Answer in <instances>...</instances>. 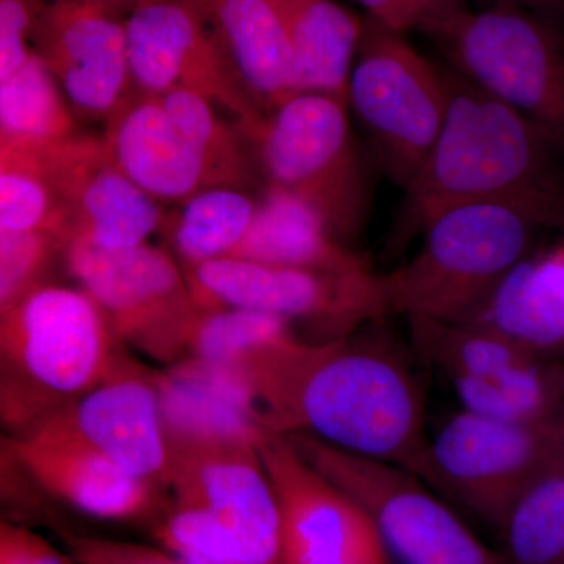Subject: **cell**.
<instances>
[{
    "label": "cell",
    "instance_id": "ba28073f",
    "mask_svg": "<svg viewBox=\"0 0 564 564\" xmlns=\"http://www.w3.org/2000/svg\"><path fill=\"white\" fill-rule=\"evenodd\" d=\"M563 454L560 415L510 422L463 410L429 437L414 475L499 533L516 497Z\"/></svg>",
    "mask_w": 564,
    "mask_h": 564
},
{
    "label": "cell",
    "instance_id": "8fae6325",
    "mask_svg": "<svg viewBox=\"0 0 564 564\" xmlns=\"http://www.w3.org/2000/svg\"><path fill=\"white\" fill-rule=\"evenodd\" d=\"M62 252L69 273L98 304L118 340L165 362L187 352L202 310L172 254L148 242L104 250L82 240H68Z\"/></svg>",
    "mask_w": 564,
    "mask_h": 564
},
{
    "label": "cell",
    "instance_id": "836d02e7",
    "mask_svg": "<svg viewBox=\"0 0 564 564\" xmlns=\"http://www.w3.org/2000/svg\"><path fill=\"white\" fill-rule=\"evenodd\" d=\"M366 18L393 32L422 31L432 35L466 10L464 0H355Z\"/></svg>",
    "mask_w": 564,
    "mask_h": 564
},
{
    "label": "cell",
    "instance_id": "60d3db41",
    "mask_svg": "<svg viewBox=\"0 0 564 564\" xmlns=\"http://www.w3.org/2000/svg\"><path fill=\"white\" fill-rule=\"evenodd\" d=\"M560 419H562L563 423H564V380H563V406H562V411H560Z\"/></svg>",
    "mask_w": 564,
    "mask_h": 564
},
{
    "label": "cell",
    "instance_id": "1f68e13d",
    "mask_svg": "<svg viewBox=\"0 0 564 564\" xmlns=\"http://www.w3.org/2000/svg\"><path fill=\"white\" fill-rule=\"evenodd\" d=\"M57 237L46 232L0 234V311L41 284V278L62 251Z\"/></svg>",
    "mask_w": 564,
    "mask_h": 564
},
{
    "label": "cell",
    "instance_id": "d6986e66",
    "mask_svg": "<svg viewBox=\"0 0 564 564\" xmlns=\"http://www.w3.org/2000/svg\"><path fill=\"white\" fill-rule=\"evenodd\" d=\"M50 158L52 182L68 217L65 242L124 250L147 243L161 226L159 203L113 165L101 139L74 137L54 144Z\"/></svg>",
    "mask_w": 564,
    "mask_h": 564
},
{
    "label": "cell",
    "instance_id": "ffe728a7",
    "mask_svg": "<svg viewBox=\"0 0 564 564\" xmlns=\"http://www.w3.org/2000/svg\"><path fill=\"white\" fill-rule=\"evenodd\" d=\"M172 454L258 447L267 436L242 369L184 358L155 373Z\"/></svg>",
    "mask_w": 564,
    "mask_h": 564
},
{
    "label": "cell",
    "instance_id": "9a60e30c",
    "mask_svg": "<svg viewBox=\"0 0 564 564\" xmlns=\"http://www.w3.org/2000/svg\"><path fill=\"white\" fill-rule=\"evenodd\" d=\"M70 109L109 120L132 98L126 17L88 0H50L32 33Z\"/></svg>",
    "mask_w": 564,
    "mask_h": 564
},
{
    "label": "cell",
    "instance_id": "484cf974",
    "mask_svg": "<svg viewBox=\"0 0 564 564\" xmlns=\"http://www.w3.org/2000/svg\"><path fill=\"white\" fill-rule=\"evenodd\" d=\"M74 110L46 63L31 52L0 80V139L47 147L74 139Z\"/></svg>",
    "mask_w": 564,
    "mask_h": 564
},
{
    "label": "cell",
    "instance_id": "4316f807",
    "mask_svg": "<svg viewBox=\"0 0 564 564\" xmlns=\"http://www.w3.org/2000/svg\"><path fill=\"white\" fill-rule=\"evenodd\" d=\"M499 534L505 564H564V454L516 497Z\"/></svg>",
    "mask_w": 564,
    "mask_h": 564
},
{
    "label": "cell",
    "instance_id": "7a4b0ae2",
    "mask_svg": "<svg viewBox=\"0 0 564 564\" xmlns=\"http://www.w3.org/2000/svg\"><path fill=\"white\" fill-rule=\"evenodd\" d=\"M447 110L441 131L404 188L399 236L422 232L441 212L470 203H508L564 221V176L555 140L536 122L444 73Z\"/></svg>",
    "mask_w": 564,
    "mask_h": 564
},
{
    "label": "cell",
    "instance_id": "cb8c5ba5",
    "mask_svg": "<svg viewBox=\"0 0 564 564\" xmlns=\"http://www.w3.org/2000/svg\"><path fill=\"white\" fill-rule=\"evenodd\" d=\"M263 111L291 98L285 0H191Z\"/></svg>",
    "mask_w": 564,
    "mask_h": 564
},
{
    "label": "cell",
    "instance_id": "ab89813d",
    "mask_svg": "<svg viewBox=\"0 0 564 564\" xmlns=\"http://www.w3.org/2000/svg\"><path fill=\"white\" fill-rule=\"evenodd\" d=\"M50 2V0H47ZM88 2H98L102 3V6L110 7V9L120 11V13L128 14L129 10L132 9L133 6H135L139 0H88Z\"/></svg>",
    "mask_w": 564,
    "mask_h": 564
},
{
    "label": "cell",
    "instance_id": "2e32d148",
    "mask_svg": "<svg viewBox=\"0 0 564 564\" xmlns=\"http://www.w3.org/2000/svg\"><path fill=\"white\" fill-rule=\"evenodd\" d=\"M44 423L74 434L133 477L170 489L173 456L155 373L131 359Z\"/></svg>",
    "mask_w": 564,
    "mask_h": 564
},
{
    "label": "cell",
    "instance_id": "8d00e7d4",
    "mask_svg": "<svg viewBox=\"0 0 564 564\" xmlns=\"http://www.w3.org/2000/svg\"><path fill=\"white\" fill-rule=\"evenodd\" d=\"M31 529L0 513V564H25V547Z\"/></svg>",
    "mask_w": 564,
    "mask_h": 564
},
{
    "label": "cell",
    "instance_id": "ac0fdd59",
    "mask_svg": "<svg viewBox=\"0 0 564 564\" xmlns=\"http://www.w3.org/2000/svg\"><path fill=\"white\" fill-rule=\"evenodd\" d=\"M10 445L41 492L88 518L151 527L170 505L163 489L126 473L51 423L10 437Z\"/></svg>",
    "mask_w": 564,
    "mask_h": 564
},
{
    "label": "cell",
    "instance_id": "d6a6232c",
    "mask_svg": "<svg viewBox=\"0 0 564 564\" xmlns=\"http://www.w3.org/2000/svg\"><path fill=\"white\" fill-rule=\"evenodd\" d=\"M51 499L21 466L10 445V437L0 432V513L17 521H57Z\"/></svg>",
    "mask_w": 564,
    "mask_h": 564
},
{
    "label": "cell",
    "instance_id": "277c9868",
    "mask_svg": "<svg viewBox=\"0 0 564 564\" xmlns=\"http://www.w3.org/2000/svg\"><path fill=\"white\" fill-rule=\"evenodd\" d=\"M547 223L508 203H470L441 212L425 226L419 250L380 276L386 314L464 322Z\"/></svg>",
    "mask_w": 564,
    "mask_h": 564
},
{
    "label": "cell",
    "instance_id": "7402d4cb",
    "mask_svg": "<svg viewBox=\"0 0 564 564\" xmlns=\"http://www.w3.org/2000/svg\"><path fill=\"white\" fill-rule=\"evenodd\" d=\"M231 256L310 272H370L369 261L334 236L314 204L274 185L256 202L250 226Z\"/></svg>",
    "mask_w": 564,
    "mask_h": 564
},
{
    "label": "cell",
    "instance_id": "44dd1931",
    "mask_svg": "<svg viewBox=\"0 0 564 564\" xmlns=\"http://www.w3.org/2000/svg\"><path fill=\"white\" fill-rule=\"evenodd\" d=\"M104 150L124 176L158 203H182L217 185L155 96L133 93L107 120Z\"/></svg>",
    "mask_w": 564,
    "mask_h": 564
},
{
    "label": "cell",
    "instance_id": "d590c367",
    "mask_svg": "<svg viewBox=\"0 0 564 564\" xmlns=\"http://www.w3.org/2000/svg\"><path fill=\"white\" fill-rule=\"evenodd\" d=\"M47 0H0V80L32 52V33Z\"/></svg>",
    "mask_w": 564,
    "mask_h": 564
},
{
    "label": "cell",
    "instance_id": "e575fe53",
    "mask_svg": "<svg viewBox=\"0 0 564 564\" xmlns=\"http://www.w3.org/2000/svg\"><path fill=\"white\" fill-rule=\"evenodd\" d=\"M66 551L77 564H184L161 545L62 530Z\"/></svg>",
    "mask_w": 564,
    "mask_h": 564
},
{
    "label": "cell",
    "instance_id": "603a6c76",
    "mask_svg": "<svg viewBox=\"0 0 564 564\" xmlns=\"http://www.w3.org/2000/svg\"><path fill=\"white\" fill-rule=\"evenodd\" d=\"M549 359L564 351V242L516 263L464 322Z\"/></svg>",
    "mask_w": 564,
    "mask_h": 564
},
{
    "label": "cell",
    "instance_id": "5bb4252c",
    "mask_svg": "<svg viewBox=\"0 0 564 564\" xmlns=\"http://www.w3.org/2000/svg\"><path fill=\"white\" fill-rule=\"evenodd\" d=\"M280 510L284 564H391L366 511L284 436L258 445Z\"/></svg>",
    "mask_w": 564,
    "mask_h": 564
},
{
    "label": "cell",
    "instance_id": "52a82bcc",
    "mask_svg": "<svg viewBox=\"0 0 564 564\" xmlns=\"http://www.w3.org/2000/svg\"><path fill=\"white\" fill-rule=\"evenodd\" d=\"M366 511L399 564H505L421 478L397 464L340 451L307 434L284 436Z\"/></svg>",
    "mask_w": 564,
    "mask_h": 564
},
{
    "label": "cell",
    "instance_id": "f35d334b",
    "mask_svg": "<svg viewBox=\"0 0 564 564\" xmlns=\"http://www.w3.org/2000/svg\"><path fill=\"white\" fill-rule=\"evenodd\" d=\"M494 3H510V6L522 7L534 13L554 14L564 9V0H489Z\"/></svg>",
    "mask_w": 564,
    "mask_h": 564
},
{
    "label": "cell",
    "instance_id": "f1b7e54d",
    "mask_svg": "<svg viewBox=\"0 0 564 564\" xmlns=\"http://www.w3.org/2000/svg\"><path fill=\"white\" fill-rule=\"evenodd\" d=\"M155 98L202 155L217 185L243 191L254 181L250 141L239 124H228L210 99L187 90L169 91Z\"/></svg>",
    "mask_w": 564,
    "mask_h": 564
},
{
    "label": "cell",
    "instance_id": "d4e9b609",
    "mask_svg": "<svg viewBox=\"0 0 564 564\" xmlns=\"http://www.w3.org/2000/svg\"><path fill=\"white\" fill-rule=\"evenodd\" d=\"M291 36V96L347 104L364 20L334 0H285Z\"/></svg>",
    "mask_w": 564,
    "mask_h": 564
},
{
    "label": "cell",
    "instance_id": "8992f818",
    "mask_svg": "<svg viewBox=\"0 0 564 564\" xmlns=\"http://www.w3.org/2000/svg\"><path fill=\"white\" fill-rule=\"evenodd\" d=\"M454 73L564 144V35L510 3L464 10L432 33Z\"/></svg>",
    "mask_w": 564,
    "mask_h": 564
},
{
    "label": "cell",
    "instance_id": "f546056e",
    "mask_svg": "<svg viewBox=\"0 0 564 564\" xmlns=\"http://www.w3.org/2000/svg\"><path fill=\"white\" fill-rule=\"evenodd\" d=\"M293 337L291 322L278 315L232 307L202 310L193 325L185 358L234 366Z\"/></svg>",
    "mask_w": 564,
    "mask_h": 564
},
{
    "label": "cell",
    "instance_id": "b9f144b4",
    "mask_svg": "<svg viewBox=\"0 0 564 564\" xmlns=\"http://www.w3.org/2000/svg\"><path fill=\"white\" fill-rule=\"evenodd\" d=\"M0 234H2V229H0Z\"/></svg>",
    "mask_w": 564,
    "mask_h": 564
},
{
    "label": "cell",
    "instance_id": "9c48e42d",
    "mask_svg": "<svg viewBox=\"0 0 564 564\" xmlns=\"http://www.w3.org/2000/svg\"><path fill=\"white\" fill-rule=\"evenodd\" d=\"M381 165L406 188L432 151L447 110V84L404 39L364 18L347 96Z\"/></svg>",
    "mask_w": 564,
    "mask_h": 564
},
{
    "label": "cell",
    "instance_id": "4fadbf2b",
    "mask_svg": "<svg viewBox=\"0 0 564 564\" xmlns=\"http://www.w3.org/2000/svg\"><path fill=\"white\" fill-rule=\"evenodd\" d=\"M184 272L199 310L232 307L289 322H325L337 333L386 314L380 276L372 272H310L232 256L185 267Z\"/></svg>",
    "mask_w": 564,
    "mask_h": 564
},
{
    "label": "cell",
    "instance_id": "e0dca14e",
    "mask_svg": "<svg viewBox=\"0 0 564 564\" xmlns=\"http://www.w3.org/2000/svg\"><path fill=\"white\" fill-rule=\"evenodd\" d=\"M174 500L202 508L247 564H284L280 510L258 447L172 454Z\"/></svg>",
    "mask_w": 564,
    "mask_h": 564
},
{
    "label": "cell",
    "instance_id": "83f0119b",
    "mask_svg": "<svg viewBox=\"0 0 564 564\" xmlns=\"http://www.w3.org/2000/svg\"><path fill=\"white\" fill-rule=\"evenodd\" d=\"M254 209V199L242 188L226 185L203 188L182 202L169 228L185 267L231 256Z\"/></svg>",
    "mask_w": 564,
    "mask_h": 564
},
{
    "label": "cell",
    "instance_id": "4dcf8cb0",
    "mask_svg": "<svg viewBox=\"0 0 564 564\" xmlns=\"http://www.w3.org/2000/svg\"><path fill=\"white\" fill-rule=\"evenodd\" d=\"M150 530L184 564H247L214 519L195 505L172 500Z\"/></svg>",
    "mask_w": 564,
    "mask_h": 564
},
{
    "label": "cell",
    "instance_id": "30bf717a",
    "mask_svg": "<svg viewBox=\"0 0 564 564\" xmlns=\"http://www.w3.org/2000/svg\"><path fill=\"white\" fill-rule=\"evenodd\" d=\"M408 323L414 351L452 386L464 411L510 422L549 421L562 411V364L473 323Z\"/></svg>",
    "mask_w": 564,
    "mask_h": 564
},
{
    "label": "cell",
    "instance_id": "7c38bea8",
    "mask_svg": "<svg viewBox=\"0 0 564 564\" xmlns=\"http://www.w3.org/2000/svg\"><path fill=\"white\" fill-rule=\"evenodd\" d=\"M126 35L135 93H198L232 113L242 132L265 117L191 0H139L126 14Z\"/></svg>",
    "mask_w": 564,
    "mask_h": 564
},
{
    "label": "cell",
    "instance_id": "6da1fadb",
    "mask_svg": "<svg viewBox=\"0 0 564 564\" xmlns=\"http://www.w3.org/2000/svg\"><path fill=\"white\" fill-rule=\"evenodd\" d=\"M259 421L272 436L307 434L415 474L425 454V410L406 364L381 345L347 337L293 339L240 364Z\"/></svg>",
    "mask_w": 564,
    "mask_h": 564
},
{
    "label": "cell",
    "instance_id": "74e56055",
    "mask_svg": "<svg viewBox=\"0 0 564 564\" xmlns=\"http://www.w3.org/2000/svg\"><path fill=\"white\" fill-rule=\"evenodd\" d=\"M25 564H77L69 552H62L39 533L29 532Z\"/></svg>",
    "mask_w": 564,
    "mask_h": 564
},
{
    "label": "cell",
    "instance_id": "5b68a950",
    "mask_svg": "<svg viewBox=\"0 0 564 564\" xmlns=\"http://www.w3.org/2000/svg\"><path fill=\"white\" fill-rule=\"evenodd\" d=\"M243 133L269 185L314 204L344 243L356 239L369 214L370 184L347 104L321 95L291 96Z\"/></svg>",
    "mask_w": 564,
    "mask_h": 564
},
{
    "label": "cell",
    "instance_id": "3957f363",
    "mask_svg": "<svg viewBox=\"0 0 564 564\" xmlns=\"http://www.w3.org/2000/svg\"><path fill=\"white\" fill-rule=\"evenodd\" d=\"M118 343L82 289L41 282L0 311V432L24 436L106 380Z\"/></svg>",
    "mask_w": 564,
    "mask_h": 564
}]
</instances>
